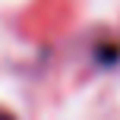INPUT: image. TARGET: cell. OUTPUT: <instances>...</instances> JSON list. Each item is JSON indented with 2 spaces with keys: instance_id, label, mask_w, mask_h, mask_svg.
I'll return each instance as SVG.
<instances>
[{
  "instance_id": "6da1fadb",
  "label": "cell",
  "mask_w": 120,
  "mask_h": 120,
  "mask_svg": "<svg viewBox=\"0 0 120 120\" xmlns=\"http://www.w3.org/2000/svg\"><path fill=\"white\" fill-rule=\"evenodd\" d=\"M0 120H13V117H10V114H3V111H0Z\"/></svg>"
}]
</instances>
